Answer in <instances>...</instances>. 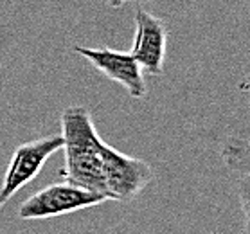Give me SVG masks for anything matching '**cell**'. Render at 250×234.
<instances>
[{
    "label": "cell",
    "instance_id": "cell-1",
    "mask_svg": "<svg viewBox=\"0 0 250 234\" xmlns=\"http://www.w3.org/2000/svg\"><path fill=\"white\" fill-rule=\"evenodd\" d=\"M60 125L62 149L65 151V166L60 175L67 182L106 196L101 170L103 139L96 130L90 110L85 106H68L62 112Z\"/></svg>",
    "mask_w": 250,
    "mask_h": 234
},
{
    "label": "cell",
    "instance_id": "cell-2",
    "mask_svg": "<svg viewBox=\"0 0 250 234\" xmlns=\"http://www.w3.org/2000/svg\"><path fill=\"white\" fill-rule=\"evenodd\" d=\"M106 200L108 198L104 194L65 180V182L49 184L47 188L31 194L20 204L17 214L20 220H47L96 207Z\"/></svg>",
    "mask_w": 250,
    "mask_h": 234
},
{
    "label": "cell",
    "instance_id": "cell-3",
    "mask_svg": "<svg viewBox=\"0 0 250 234\" xmlns=\"http://www.w3.org/2000/svg\"><path fill=\"white\" fill-rule=\"evenodd\" d=\"M101 170L106 196L117 202H131L155 177L146 160L121 153L104 141L101 146Z\"/></svg>",
    "mask_w": 250,
    "mask_h": 234
},
{
    "label": "cell",
    "instance_id": "cell-4",
    "mask_svg": "<svg viewBox=\"0 0 250 234\" xmlns=\"http://www.w3.org/2000/svg\"><path fill=\"white\" fill-rule=\"evenodd\" d=\"M63 148L62 135H45L29 143L20 144L7 166L2 186H0V209L22 188L31 184L40 175L43 166L52 155Z\"/></svg>",
    "mask_w": 250,
    "mask_h": 234
},
{
    "label": "cell",
    "instance_id": "cell-5",
    "mask_svg": "<svg viewBox=\"0 0 250 234\" xmlns=\"http://www.w3.org/2000/svg\"><path fill=\"white\" fill-rule=\"evenodd\" d=\"M74 51L85 58L86 62H90L108 80L119 83L130 94V97L142 99L146 96L144 72H142L139 62L131 56V52L114 51L108 47L92 49V47L83 45H74Z\"/></svg>",
    "mask_w": 250,
    "mask_h": 234
},
{
    "label": "cell",
    "instance_id": "cell-6",
    "mask_svg": "<svg viewBox=\"0 0 250 234\" xmlns=\"http://www.w3.org/2000/svg\"><path fill=\"white\" fill-rule=\"evenodd\" d=\"M166 45H167V25L164 20L144 9L135 11V38L131 56L141 65L142 72L160 76L164 72Z\"/></svg>",
    "mask_w": 250,
    "mask_h": 234
},
{
    "label": "cell",
    "instance_id": "cell-7",
    "mask_svg": "<svg viewBox=\"0 0 250 234\" xmlns=\"http://www.w3.org/2000/svg\"><path fill=\"white\" fill-rule=\"evenodd\" d=\"M222 159L232 171L250 175V133H236L225 139Z\"/></svg>",
    "mask_w": 250,
    "mask_h": 234
},
{
    "label": "cell",
    "instance_id": "cell-8",
    "mask_svg": "<svg viewBox=\"0 0 250 234\" xmlns=\"http://www.w3.org/2000/svg\"><path fill=\"white\" fill-rule=\"evenodd\" d=\"M238 196L245 216V227L241 231V234H250V175L249 173H241V177L238 178Z\"/></svg>",
    "mask_w": 250,
    "mask_h": 234
},
{
    "label": "cell",
    "instance_id": "cell-9",
    "mask_svg": "<svg viewBox=\"0 0 250 234\" xmlns=\"http://www.w3.org/2000/svg\"><path fill=\"white\" fill-rule=\"evenodd\" d=\"M108 6H112V7H123L125 4H130V2H146V0H104Z\"/></svg>",
    "mask_w": 250,
    "mask_h": 234
}]
</instances>
